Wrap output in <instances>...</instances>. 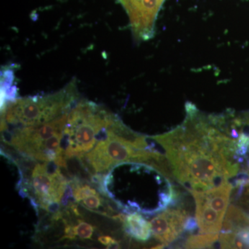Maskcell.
Returning <instances> with one entry per match:
<instances>
[{
    "mask_svg": "<svg viewBox=\"0 0 249 249\" xmlns=\"http://www.w3.org/2000/svg\"><path fill=\"white\" fill-rule=\"evenodd\" d=\"M191 109L181 126L151 139L164 149L178 181L190 191H205L229 181L238 172L237 142Z\"/></svg>",
    "mask_w": 249,
    "mask_h": 249,
    "instance_id": "1",
    "label": "cell"
},
{
    "mask_svg": "<svg viewBox=\"0 0 249 249\" xmlns=\"http://www.w3.org/2000/svg\"><path fill=\"white\" fill-rule=\"evenodd\" d=\"M169 176L151 164L123 162L107 173L93 175L100 191L115 204L123 213H139L156 215L175 200Z\"/></svg>",
    "mask_w": 249,
    "mask_h": 249,
    "instance_id": "2",
    "label": "cell"
},
{
    "mask_svg": "<svg viewBox=\"0 0 249 249\" xmlns=\"http://www.w3.org/2000/svg\"><path fill=\"white\" fill-rule=\"evenodd\" d=\"M78 93L73 80L57 92L46 96L18 98L3 109L1 131L37 126L58 119L71 111Z\"/></svg>",
    "mask_w": 249,
    "mask_h": 249,
    "instance_id": "3",
    "label": "cell"
},
{
    "mask_svg": "<svg viewBox=\"0 0 249 249\" xmlns=\"http://www.w3.org/2000/svg\"><path fill=\"white\" fill-rule=\"evenodd\" d=\"M112 113L88 101L77 103L67 116L61 147L67 159L81 157L92 150L99 134L116 119Z\"/></svg>",
    "mask_w": 249,
    "mask_h": 249,
    "instance_id": "4",
    "label": "cell"
},
{
    "mask_svg": "<svg viewBox=\"0 0 249 249\" xmlns=\"http://www.w3.org/2000/svg\"><path fill=\"white\" fill-rule=\"evenodd\" d=\"M69 182L55 162H44L33 170L30 188L37 203L46 210L53 203L60 204Z\"/></svg>",
    "mask_w": 249,
    "mask_h": 249,
    "instance_id": "5",
    "label": "cell"
},
{
    "mask_svg": "<svg viewBox=\"0 0 249 249\" xmlns=\"http://www.w3.org/2000/svg\"><path fill=\"white\" fill-rule=\"evenodd\" d=\"M69 113L55 120L37 126L21 127L6 131L8 136H3L5 142L18 151L32 159L42 142L55 134L63 132Z\"/></svg>",
    "mask_w": 249,
    "mask_h": 249,
    "instance_id": "6",
    "label": "cell"
},
{
    "mask_svg": "<svg viewBox=\"0 0 249 249\" xmlns=\"http://www.w3.org/2000/svg\"><path fill=\"white\" fill-rule=\"evenodd\" d=\"M164 0H119L130 19L136 37L142 40L152 34L157 13Z\"/></svg>",
    "mask_w": 249,
    "mask_h": 249,
    "instance_id": "7",
    "label": "cell"
},
{
    "mask_svg": "<svg viewBox=\"0 0 249 249\" xmlns=\"http://www.w3.org/2000/svg\"><path fill=\"white\" fill-rule=\"evenodd\" d=\"M188 214L183 209H165L150 221L152 234L162 245L168 246L182 235Z\"/></svg>",
    "mask_w": 249,
    "mask_h": 249,
    "instance_id": "8",
    "label": "cell"
},
{
    "mask_svg": "<svg viewBox=\"0 0 249 249\" xmlns=\"http://www.w3.org/2000/svg\"><path fill=\"white\" fill-rule=\"evenodd\" d=\"M196 204V219L199 233L214 234L220 232L224 217L204 202L195 199Z\"/></svg>",
    "mask_w": 249,
    "mask_h": 249,
    "instance_id": "9",
    "label": "cell"
},
{
    "mask_svg": "<svg viewBox=\"0 0 249 249\" xmlns=\"http://www.w3.org/2000/svg\"><path fill=\"white\" fill-rule=\"evenodd\" d=\"M123 224L126 233L139 242H146L152 235L151 224L139 213L127 214Z\"/></svg>",
    "mask_w": 249,
    "mask_h": 249,
    "instance_id": "10",
    "label": "cell"
},
{
    "mask_svg": "<svg viewBox=\"0 0 249 249\" xmlns=\"http://www.w3.org/2000/svg\"><path fill=\"white\" fill-rule=\"evenodd\" d=\"M249 229V218L237 206L231 205L226 213L220 233L237 232Z\"/></svg>",
    "mask_w": 249,
    "mask_h": 249,
    "instance_id": "11",
    "label": "cell"
},
{
    "mask_svg": "<svg viewBox=\"0 0 249 249\" xmlns=\"http://www.w3.org/2000/svg\"><path fill=\"white\" fill-rule=\"evenodd\" d=\"M219 234H202L191 235L187 238L185 248L206 249L211 248L214 242L219 240Z\"/></svg>",
    "mask_w": 249,
    "mask_h": 249,
    "instance_id": "12",
    "label": "cell"
},
{
    "mask_svg": "<svg viewBox=\"0 0 249 249\" xmlns=\"http://www.w3.org/2000/svg\"><path fill=\"white\" fill-rule=\"evenodd\" d=\"M71 182L73 187V198L77 203L81 202L88 196L98 194L92 187L88 184H81L78 180H71Z\"/></svg>",
    "mask_w": 249,
    "mask_h": 249,
    "instance_id": "13",
    "label": "cell"
},
{
    "mask_svg": "<svg viewBox=\"0 0 249 249\" xmlns=\"http://www.w3.org/2000/svg\"><path fill=\"white\" fill-rule=\"evenodd\" d=\"M76 236L83 240H90L92 237L94 228L89 223L78 220V224L74 226Z\"/></svg>",
    "mask_w": 249,
    "mask_h": 249,
    "instance_id": "14",
    "label": "cell"
},
{
    "mask_svg": "<svg viewBox=\"0 0 249 249\" xmlns=\"http://www.w3.org/2000/svg\"><path fill=\"white\" fill-rule=\"evenodd\" d=\"M82 204L93 212L97 213V210L103 207V199L99 195H93L85 198L81 201Z\"/></svg>",
    "mask_w": 249,
    "mask_h": 249,
    "instance_id": "15",
    "label": "cell"
},
{
    "mask_svg": "<svg viewBox=\"0 0 249 249\" xmlns=\"http://www.w3.org/2000/svg\"><path fill=\"white\" fill-rule=\"evenodd\" d=\"M98 240L103 245L107 247V248H116L115 247H119L117 241L109 235L101 236V237H98Z\"/></svg>",
    "mask_w": 249,
    "mask_h": 249,
    "instance_id": "16",
    "label": "cell"
},
{
    "mask_svg": "<svg viewBox=\"0 0 249 249\" xmlns=\"http://www.w3.org/2000/svg\"><path fill=\"white\" fill-rule=\"evenodd\" d=\"M76 240V235L75 232L74 227L73 226L70 225V224H65V230H64V235L62 236L60 240Z\"/></svg>",
    "mask_w": 249,
    "mask_h": 249,
    "instance_id": "17",
    "label": "cell"
},
{
    "mask_svg": "<svg viewBox=\"0 0 249 249\" xmlns=\"http://www.w3.org/2000/svg\"><path fill=\"white\" fill-rule=\"evenodd\" d=\"M199 229L198 228L197 221L196 219L194 217H188L187 219L186 226H185V230L186 231H194L196 229Z\"/></svg>",
    "mask_w": 249,
    "mask_h": 249,
    "instance_id": "18",
    "label": "cell"
}]
</instances>
